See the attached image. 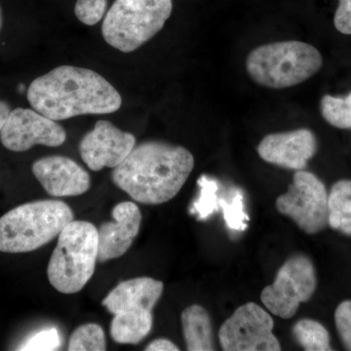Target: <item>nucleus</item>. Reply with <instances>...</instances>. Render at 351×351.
Returning <instances> with one entry per match:
<instances>
[{
  "mask_svg": "<svg viewBox=\"0 0 351 351\" xmlns=\"http://www.w3.org/2000/svg\"><path fill=\"white\" fill-rule=\"evenodd\" d=\"M154 317L152 311L131 308L114 314L110 326L113 341L119 343L137 345L151 332Z\"/></svg>",
  "mask_w": 351,
  "mask_h": 351,
  "instance_id": "dca6fc26",
  "label": "nucleus"
},
{
  "mask_svg": "<svg viewBox=\"0 0 351 351\" xmlns=\"http://www.w3.org/2000/svg\"><path fill=\"white\" fill-rule=\"evenodd\" d=\"M136 145L133 134L120 130L112 122L100 120L93 130L83 137L80 145L82 160L93 171L117 168Z\"/></svg>",
  "mask_w": 351,
  "mask_h": 351,
  "instance_id": "9b49d317",
  "label": "nucleus"
},
{
  "mask_svg": "<svg viewBox=\"0 0 351 351\" xmlns=\"http://www.w3.org/2000/svg\"><path fill=\"white\" fill-rule=\"evenodd\" d=\"M2 25V14H1V9H0V29H1Z\"/></svg>",
  "mask_w": 351,
  "mask_h": 351,
  "instance_id": "c756f323",
  "label": "nucleus"
},
{
  "mask_svg": "<svg viewBox=\"0 0 351 351\" xmlns=\"http://www.w3.org/2000/svg\"><path fill=\"white\" fill-rule=\"evenodd\" d=\"M317 286L315 267L311 258L297 254L279 269L276 280L263 289L261 300L263 306L283 319L297 313L300 304L308 302Z\"/></svg>",
  "mask_w": 351,
  "mask_h": 351,
  "instance_id": "0eeeda50",
  "label": "nucleus"
},
{
  "mask_svg": "<svg viewBox=\"0 0 351 351\" xmlns=\"http://www.w3.org/2000/svg\"><path fill=\"white\" fill-rule=\"evenodd\" d=\"M198 184H199L201 189L200 196L193 203L191 213L197 215L198 219H206L211 215L219 211V186L216 181L209 179L206 176H202L198 180Z\"/></svg>",
  "mask_w": 351,
  "mask_h": 351,
  "instance_id": "4be33fe9",
  "label": "nucleus"
},
{
  "mask_svg": "<svg viewBox=\"0 0 351 351\" xmlns=\"http://www.w3.org/2000/svg\"><path fill=\"white\" fill-rule=\"evenodd\" d=\"M107 7L108 0H77L75 13L82 24L94 25L103 19Z\"/></svg>",
  "mask_w": 351,
  "mask_h": 351,
  "instance_id": "b1692460",
  "label": "nucleus"
},
{
  "mask_svg": "<svg viewBox=\"0 0 351 351\" xmlns=\"http://www.w3.org/2000/svg\"><path fill=\"white\" fill-rule=\"evenodd\" d=\"M322 64V55L311 44L278 41L252 50L247 56L246 71L261 86L285 89L313 77Z\"/></svg>",
  "mask_w": 351,
  "mask_h": 351,
  "instance_id": "7ed1b4c3",
  "label": "nucleus"
},
{
  "mask_svg": "<svg viewBox=\"0 0 351 351\" xmlns=\"http://www.w3.org/2000/svg\"><path fill=\"white\" fill-rule=\"evenodd\" d=\"M335 322L343 346L351 350V301L339 304L335 311Z\"/></svg>",
  "mask_w": 351,
  "mask_h": 351,
  "instance_id": "a878e982",
  "label": "nucleus"
},
{
  "mask_svg": "<svg viewBox=\"0 0 351 351\" xmlns=\"http://www.w3.org/2000/svg\"><path fill=\"white\" fill-rule=\"evenodd\" d=\"M113 221L98 230L99 262L105 263L123 256L137 237L142 214L135 203H119L112 211Z\"/></svg>",
  "mask_w": 351,
  "mask_h": 351,
  "instance_id": "4468645a",
  "label": "nucleus"
},
{
  "mask_svg": "<svg viewBox=\"0 0 351 351\" xmlns=\"http://www.w3.org/2000/svg\"><path fill=\"white\" fill-rule=\"evenodd\" d=\"M98 255L96 226L89 221H71L58 237L48 263L51 285L63 294L80 292L93 276Z\"/></svg>",
  "mask_w": 351,
  "mask_h": 351,
  "instance_id": "39448f33",
  "label": "nucleus"
},
{
  "mask_svg": "<svg viewBox=\"0 0 351 351\" xmlns=\"http://www.w3.org/2000/svg\"><path fill=\"white\" fill-rule=\"evenodd\" d=\"M172 10L173 0H115L104 20L101 34L115 49L133 52L163 29Z\"/></svg>",
  "mask_w": 351,
  "mask_h": 351,
  "instance_id": "423d86ee",
  "label": "nucleus"
},
{
  "mask_svg": "<svg viewBox=\"0 0 351 351\" xmlns=\"http://www.w3.org/2000/svg\"><path fill=\"white\" fill-rule=\"evenodd\" d=\"M274 321L255 302H247L221 325L219 343L225 351H279Z\"/></svg>",
  "mask_w": 351,
  "mask_h": 351,
  "instance_id": "1a4fd4ad",
  "label": "nucleus"
},
{
  "mask_svg": "<svg viewBox=\"0 0 351 351\" xmlns=\"http://www.w3.org/2000/svg\"><path fill=\"white\" fill-rule=\"evenodd\" d=\"M320 110L323 119L330 125L339 129H351V92L346 97L325 95L320 101Z\"/></svg>",
  "mask_w": 351,
  "mask_h": 351,
  "instance_id": "aec40b11",
  "label": "nucleus"
},
{
  "mask_svg": "<svg viewBox=\"0 0 351 351\" xmlns=\"http://www.w3.org/2000/svg\"><path fill=\"white\" fill-rule=\"evenodd\" d=\"M316 152L315 135L304 128L269 134L258 145L263 160L289 170H304Z\"/></svg>",
  "mask_w": 351,
  "mask_h": 351,
  "instance_id": "f8f14e48",
  "label": "nucleus"
},
{
  "mask_svg": "<svg viewBox=\"0 0 351 351\" xmlns=\"http://www.w3.org/2000/svg\"><path fill=\"white\" fill-rule=\"evenodd\" d=\"M163 289L161 281L151 277H138L119 284L101 304L113 315L131 308L152 311L162 295Z\"/></svg>",
  "mask_w": 351,
  "mask_h": 351,
  "instance_id": "2eb2a0df",
  "label": "nucleus"
},
{
  "mask_svg": "<svg viewBox=\"0 0 351 351\" xmlns=\"http://www.w3.org/2000/svg\"><path fill=\"white\" fill-rule=\"evenodd\" d=\"M182 332L189 351L215 350L213 329L209 313L199 304H193L182 313Z\"/></svg>",
  "mask_w": 351,
  "mask_h": 351,
  "instance_id": "f3484780",
  "label": "nucleus"
},
{
  "mask_svg": "<svg viewBox=\"0 0 351 351\" xmlns=\"http://www.w3.org/2000/svg\"><path fill=\"white\" fill-rule=\"evenodd\" d=\"M147 351H178L179 348L174 343L166 339H158L152 341L145 348Z\"/></svg>",
  "mask_w": 351,
  "mask_h": 351,
  "instance_id": "cd10ccee",
  "label": "nucleus"
},
{
  "mask_svg": "<svg viewBox=\"0 0 351 351\" xmlns=\"http://www.w3.org/2000/svg\"><path fill=\"white\" fill-rule=\"evenodd\" d=\"M293 335L297 343L306 351L332 350L330 335L326 328L313 319H301L293 327Z\"/></svg>",
  "mask_w": 351,
  "mask_h": 351,
  "instance_id": "6ab92c4d",
  "label": "nucleus"
},
{
  "mask_svg": "<svg viewBox=\"0 0 351 351\" xmlns=\"http://www.w3.org/2000/svg\"><path fill=\"white\" fill-rule=\"evenodd\" d=\"M32 170L48 195L54 197L82 195L91 186L89 174L69 157H43L32 164Z\"/></svg>",
  "mask_w": 351,
  "mask_h": 351,
  "instance_id": "ddd939ff",
  "label": "nucleus"
},
{
  "mask_svg": "<svg viewBox=\"0 0 351 351\" xmlns=\"http://www.w3.org/2000/svg\"><path fill=\"white\" fill-rule=\"evenodd\" d=\"M32 108L48 119L117 112L122 98L103 76L91 69L60 66L36 78L27 90Z\"/></svg>",
  "mask_w": 351,
  "mask_h": 351,
  "instance_id": "f257e3e1",
  "label": "nucleus"
},
{
  "mask_svg": "<svg viewBox=\"0 0 351 351\" xmlns=\"http://www.w3.org/2000/svg\"><path fill=\"white\" fill-rule=\"evenodd\" d=\"M66 133L55 120L31 108L11 110L0 132V141L11 152L29 151L34 145L60 147L66 142Z\"/></svg>",
  "mask_w": 351,
  "mask_h": 351,
  "instance_id": "9d476101",
  "label": "nucleus"
},
{
  "mask_svg": "<svg viewBox=\"0 0 351 351\" xmlns=\"http://www.w3.org/2000/svg\"><path fill=\"white\" fill-rule=\"evenodd\" d=\"M193 167L195 158L186 147L152 141L135 145L113 170L112 181L138 202L163 204L180 193Z\"/></svg>",
  "mask_w": 351,
  "mask_h": 351,
  "instance_id": "f03ea898",
  "label": "nucleus"
},
{
  "mask_svg": "<svg viewBox=\"0 0 351 351\" xmlns=\"http://www.w3.org/2000/svg\"><path fill=\"white\" fill-rule=\"evenodd\" d=\"M276 209L307 234L322 232L328 226L326 186L313 173L297 171L287 193L277 198Z\"/></svg>",
  "mask_w": 351,
  "mask_h": 351,
  "instance_id": "6e6552de",
  "label": "nucleus"
},
{
  "mask_svg": "<svg viewBox=\"0 0 351 351\" xmlns=\"http://www.w3.org/2000/svg\"><path fill=\"white\" fill-rule=\"evenodd\" d=\"M328 225L351 237V181L341 180L328 195Z\"/></svg>",
  "mask_w": 351,
  "mask_h": 351,
  "instance_id": "a211bd4d",
  "label": "nucleus"
},
{
  "mask_svg": "<svg viewBox=\"0 0 351 351\" xmlns=\"http://www.w3.org/2000/svg\"><path fill=\"white\" fill-rule=\"evenodd\" d=\"M334 25L341 34H351V0H339V6L335 13Z\"/></svg>",
  "mask_w": 351,
  "mask_h": 351,
  "instance_id": "bb28decb",
  "label": "nucleus"
},
{
  "mask_svg": "<svg viewBox=\"0 0 351 351\" xmlns=\"http://www.w3.org/2000/svg\"><path fill=\"white\" fill-rule=\"evenodd\" d=\"M10 112V106L6 101H0V132H1L3 126L5 125L7 119H8Z\"/></svg>",
  "mask_w": 351,
  "mask_h": 351,
  "instance_id": "c85d7f7f",
  "label": "nucleus"
},
{
  "mask_svg": "<svg viewBox=\"0 0 351 351\" xmlns=\"http://www.w3.org/2000/svg\"><path fill=\"white\" fill-rule=\"evenodd\" d=\"M73 221L68 204L60 200H39L14 208L0 218V252L29 253L59 237Z\"/></svg>",
  "mask_w": 351,
  "mask_h": 351,
  "instance_id": "20e7f679",
  "label": "nucleus"
},
{
  "mask_svg": "<svg viewBox=\"0 0 351 351\" xmlns=\"http://www.w3.org/2000/svg\"><path fill=\"white\" fill-rule=\"evenodd\" d=\"M219 208L223 210V219L228 230L244 232L248 226L249 217L245 212L244 197L241 191H237L230 200L219 199Z\"/></svg>",
  "mask_w": 351,
  "mask_h": 351,
  "instance_id": "5701e85b",
  "label": "nucleus"
},
{
  "mask_svg": "<svg viewBox=\"0 0 351 351\" xmlns=\"http://www.w3.org/2000/svg\"><path fill=\"white\" fill-rule=\"evenodd\" d=\"M61 346V336L56 328L36 332L20 346V350H57Z\"/></svg>",
  "mask_w": 351,
  "mask_h": 351,
  "instance_id": "393cba45",
  "label": "nucleus"
},
{
  "mask_svg": "<svg viewBox=\"0 0 351 351\" xmlns=\"http://www.w3.org/2000/svg\"><path fill=\"white\" fill-rule=\"evenodd\" d=\"M69 351H104L107 350L105 332L98 324L82 325L69 339Z\"/></svg>",
  "mask_w": 351,
  "mask_h": 351,
  "instance_id": "412c9836",
  "label": "nucleus"
}]
</instances>
